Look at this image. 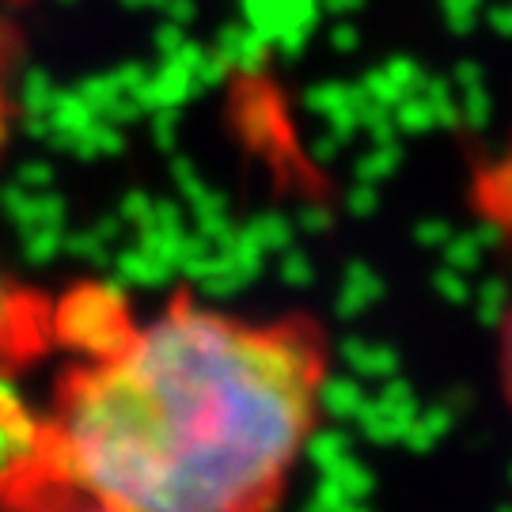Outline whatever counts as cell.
Here are the masks:
<instances>
[{"instance_id":"cell-1","label":"cell","mask_w":512,"mask_h":512,"mask_svg":"<svg viewBox=\"0 0 512 512\" xmlns=\"http://www.w3.org/2000/svg\"><path fill=\"white\" fill-rule=\"evenodd\" d=\"M330 349L308 315L190 296L88 334L0 471L4 512H277L323 421Z\"/></svg>"},{"instance_id":"cell-2","label":"cell","mask_w":512,"mask_h":512,"mask_svg":"<svg viewBox=\"0 0 512 512\" xmlns=\"http://www.w3.org/2000/svg\"><path fill=\"white\" fill-rule=\"evenodd\" d=\"M54 330V308L0 270V391L46 353Z\"/></svg>"},{"instance_id":"cell-3","label":"cell","mask_w":512,"mask_h":512,"mask_svg":"<svg viewBox=\"0 0 512 512\" xmlns=\"http://www.w3.org/2000/svg\"><path fill=\"white\" fill-rule=\"evenodd\" d=\"M501 384L512 403V308L505 315V327H501Z\"/></svg>"},{"instance_id":"cell-4","label":"cell","mask_w":512,"mask_h":512,"mask_svg":"<svg viewBox=\"0 0 512 512\" xmlns=\"http://www.w3.org/2000/svg\"><path fill=\"white\" fill-rule=\"evenodd\" d=\"M8 141V92H4V73H0V148Z\"/></svg>"},{"instance_id":"cell-5","label":"cell","mask_w":512,"mask_h":512,"mask_svg":"<svg viewBox=\"0 0 512 512\" xmlns=\"http://www.w3.org/2000/svg\"><path fill=\"white\" fill-rule=\"evenodd\" d=\"M80 512H114V509H80Z\"/></svg>"}]
</instances>
